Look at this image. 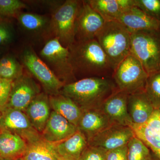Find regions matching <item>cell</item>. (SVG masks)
<instances>
[{
    "label": "cell",
    "instance_id": "1",
    "mask_svg": "<svg viewBox=\"0 0 160 160\" xmlns=\"http://www.w3.org/2000/svg\"><path fill=\"white\" fill-rule=\"evenodd\" d=\"M69 49L75 77L112 78L113 66L95 39L75 42Z\"/></svg>",
    "mask_w": 160,
    "mask_h": 160
},
{
    "label": "cell",
    "instance_id": "2",
    "mask_svg": "<svg viewBox=\"0 0 160 160\" xmlns=\"http://www.w3.org/2000/svg\"><path fill=\"white\" fill-rule=\"evenodd\" d=\"M117 89L112 78L90 77L64 85L62 92L84 110L100 108Z\"/></svg>",
    "mask_w": 160,
    "mask_h": 160
},
{
    "label": "cell",
    "instance_id": "3",
    "mask_svg": "<svg viewBox=\"0 0 160 160\" xmlns=\"http://www.w3.org/2000/svg\"><path fill=\"white\" fill-rule=\"evenodd\" d=\"M131 33L122 24L117 21L106 22L98 32L95 39L116 68L130 54Z\"/></svg>",
    "mask_w": 160,
    "mask_h": 160
},
{
    "label": "cell",
    "instance_id": "4",
    "mask_svg": "<svg viewBox=\"0 0 160 160\" xmlns=\"http://www.w3.org/2000/svg\"><path fill=\"white\" fill-rule=\"evenodd\" d=\"M130 53L139 61L149 75L160 72V29L131 33Z\"/></svg>",
    "mask_w": 160,
    "mask_h": 160
},
{
    "label": "cell",
    "instance_id": "5",
    "mask_svg": "<svg viewBox=\"0 0 160 160\" xmlns=\"http://www.w3.org/2000/svg\"><path fill=\"white\" fill-rule=\"evenodd\" d=\"M148 76L142 64L130 53L115 69L112 78L118 89L129 95L145 91Z\"/></svg>",
    "mask_w": 160,
    "mask_h": 160
},
{
    "label": "cell",
    "instance_id": "6",
    "mask_svg": "<svg viewBox=\"0 0 160 160\" xmlns=\"http://www.w3.org/2000/svg\"><path fill=\"white\" fill-rule=\"evenodd\" d=\"M82 1L67 0L55 12L51 22L55 38L66 48L75 42L76 23Z\"/></svg>",
    "mask_w": 160,
    "mask_h": 160
},
{
    "label": "cell",
    "instance_id": "7",
    "mask_svg": "<svg viewBox=\"0 0 160 160\" xmlns=\"http://www.w3.org/2000/svg\"><path fill=\"white\" fill-rule=\"evenodd\" d=\"M40 54L62 78L65 80L75 78L70 63L69 48L63 46L58 38L48 41L41 50Z\"/></svg>",
    "mask_w": 160,
    "mask_h": 160
},
{
    "label": "cell",
    "instance_id": "8",
    "mask_svg": "<svg viewBox=\"0 0 160 160\" xmlns=\"http://www.w3.org/2000/svg\"><path fill=\"white\" fill-rule=\"evenodd\" d=\"M22 59L27 69L47 91L57 93L64 86V83L31 49H26L23 52Z\"/></svg>",
    "mask_w": 160,
    "mask_h": 160
},
{
    "label": "cell",
    "instance_id": "9",
    "mask_svg": "<svg viewBox=\"0 0 160 160\" xmlns=\"http://www.w3.org/2000/svg\"><path fill=\"white\" fill-rule=\"evenodd\" d=\"M134 136L131 127L112 124L88 141V145L108 151L126 146Z\"/></svg>",
    "mask_w": 160,
    "mask_h": 160
},
{
    "label": "cell",
    "instance_id": "10",
    "mask_svg": "<svg viewBox=\"0 0 160 160\" xmlns=\"http://www.w3.org/2000/svg\"><path fill=\"white\" fill-rule=\"evenodd\" d=\"M106 21L89 5L87 1H82L76 23L75 42L95 39Z\"/></svg>",
    "mask_w": 160,
    "mask_h": 160
},
{
    "label": "cell",
    "instance_id": "11",
    "mask_svg": "<svg viewBox=\"0 0 160 160\" xmlns=\"http://www.w3.org/2000/svg\"><path fill=\"white\" fill-rule=\"evenodd\" d=\"M1 129L21 136L26 142L39 134L24 112L6 107L1 111Z\"/></svg>",
    "mask_w": 160,
    "mask_h": 160
},
{
    "label": "cell",
    "instance_id": "12",
    "mask_svg": "<svg viewBox=\"0 0 160 160\" xmlns=\"http://www.w3.org/2000/svg\"><path fill=\"white\" fill-rule=\"evenodd\" d=\"M39 92L38 87L31 79L22 76L13 81L6 107L25 112Z\"/></svg>",
    "mask_w": 160,
    "mask_h": 160
},
{
    "label": "cell",
    "instance_id": "13",
    "mask_svg": "<svg viewBox=\"0 0 160 160\" xmlns=\"http://www.w3.org/2000/svg\"><path fill=\"white\" fill-rule=\"evenodd\" d=\"M129 94L119 89L107 98L100 109L112 124L131 127L132 125L127 109Z\"/></svg>",
    "mask_w": 160,
    "mask_h": 160
},
{
    "label": "cell",
    "instance_id": "14",
    "mask_svg": "<svg viewBox=\"0 0 160 160\" xmlns=\"http://www.w3.org/2000/svg\"><path fill=\"white\" fill-rule=\"evenodd\" d=\"M78 130L77 126L53 111L42 132V136L49 142L56 143L70 137Z\"/></svg>",
    "mask_w": 160,
    "mask_h": 160
},
{
    "label": "cell",
    "instance_id": "15",
    "mask_svg": "<svg viewBox=\"0 0 160 160\" xmlns=\"http://www.w3.org/2000/svg\"><path fill=\"white\" fill-rule=\"evenodd\" d=\"M111 124L100 108H92L82 110L77 128L88 142Z\"/></svg>",
    "mask_w": 160,
    "mask_h": 160
},
{
    "label": "cell",
    "instance_id": "16",
    "mask_svg": "<svg viewBox=\"0 0 160 160\" xmlns=\"http://www.w3.org/2000/svg\"><path fill=\"white\" fill-rule=\"evenodd\" d=\"M118 21L131 33L142 30L160 29V22L150 18L136 6L122 12Z\"/></svg>",
    "mask_w": 160,
    "mask_h": 160
},
{
    "label": "cell",
    "instance_id": "17",
    "mask_svg": "<svg viewBox=\"0 0 160 160\" xmlns=\"http://www.w3.org/2000/svg\"><path fill=\"white\" fill-rule=\"evenodd\" d=\"M127 109L132 124L137 125L146 123L155 110L145 91L129 95Z\"/></svg>",
    "mask_w": 160,
    "mask_h": 160
},
{
    "label": "cell",
    "instance_id": "18",
    "mask_svg": "<svg viewBox=\"0 0 160 160\" xmlns=\"http://www.w3.org/2000/svg\"><path fill=\"white\" fill-rule=\"evenodd\" d=\"M131 127L135 136L142 140L149 149L160 150V109L155 110L145 124H132Z\"/></svg>",
    "mask_w": 160,
    "mask_h": 160
},
{
    "label": "cell",
    "instance_id": "19",
    "mask_svg": "<svg viewBox=\"0 0 160 160\" xmlns=\"http://www.w3.org/2000/svg\"><path fill=\"white\" fill-rule=\"evenodd\" d=\"M87 2L106 22L116 21L124 12L135 6V0H89Z\"/></svg>",
    "mask_w": 160,
    "mask_h": 160
},
{
    "label": "cell",
    "instance_id": "20",
    "mask_svg": "<svg viewBox=\"0 0 160 160\" xmlns=\"http://www.w3.org/2000/svg\"><path fill=\"white\" fill-rule=\"evenodd\" d=\"M27 142L21 136L6 130L0 132V157L10 160H18L24 156Z\"/></svg>",
    "mask_w": 160,
    "mask_h": 160
},
{
    "label": "cell",
    "instance_id": "21",
    "mask_svg": "<svg viewBox=\"0 0 160 160\" xmlns=\"http://www.w3.org/2000/svg\"><path fill=\"white\" fill-rule=\"evenodd\" d=\"M49 104L46 96L38 95L25 110L32 125L40 133L45 129L51 114Z\"/></svg>",
    "mask_w": 160,
    "mask_h": 160
},
{
    "label": "cell",
    "instance_id": "22",
    "mask_svg": "<svg viewBox=\"0 0 160 160\" xmlns=\"http://www.w3.org/2000/svg\"><path fill=\"white\" fill-rule=\"evenodd\" d=\"M27 149L22 160H59L52 143L44 139L39 134L27 142Z\"/></svg>",
    "mask_w": 160,
    "mask_h": 160
},
{
    "label": "cell",
    "instance_id": "23",
    "mask_svg": "<svg viewBox=\"0 0 160 160\" xmlns=\"http://www.w3.org/2000/svg\"><path fill=\"white\" fill-rule=\"evenodd\" d=\"M52 144L60 157L70 160H78L88 145L86 138L78 130L66 140Z\"/></svg>",
    "mask_w": 160,
    "mask_h": 160
},
{
    "label": "cell",
    "instance_id": "24",
    "mask_svg": "<svg viewBox=\"0 0 160 160\" xmlns=\"http://www.w3.org/2000/svg\"><path fill=\"white\" fill-rule=\"evenodd\" d=\"M49 102L53 111L77 127L82 110L76 103L64 95L50 97Z\"/></svg>",
    "mask_w": 160,
    "mask_h": 160
},
{
    "label": "cell",
    "instance_id": "25",
    "mask_svg": "<svg viewBox=\"0 0 160 160\" xmlns=\"http://www.w3.org/2000/svg\"><path fill=\"white\" fill-rule=\"evenodd\" d=\"M22 76V66L15 58L6 56L0 59V78L14 81Z\"/></svg>",
    "mask_w": 160,
    "mask_h": 160
},
{
    "label": "cell",
    "instance_id": "26",
    "mask_svg": "<svg viewBox=\"0 0 160 160\" xmlns=\"http://www.w3.org/2000/svg\"><path fill=\"white\" fill-rule=\"evenodd\" d=\"M145 92L155 109H160V72L149 75Z\"/></svg>",
    "mask_w": 160,
    "mask_h": 160
},
{
    "label": "cell",
    "instance_id": "27",
    "mask_svg": "<svg viewBox=\"0 0 160 160\" xmlns=\"http://www.w3.org/2000/svg\"><path fill=\"white\" fill-rule=\"evenodd\" d=\"M127 146V160H148L151 150L135 136L129 141Z\"/></svg>",
    "mask_w": 160,
    "mask_h": 160
},
{
    "label": "cell",
    "instance_id": "28",
    "mask_svg": "<svg viewBox=\"0 0 160 160\" xmlns=\"http://www.w3.org/2000/svg\"><path fill=\"white\" fill-rule=\"evenodd\" d=\"M18 19L25 29L31 31H38L42 29L47 23L46 18L33 13H21Z\"/></svg>",
    "mask_w": 160,
    "mask_h": 160
},
{
    "label": "cell",
    "instance_id": "29",
    "mask_svg": "<svg viewBox=\"0 0 160 160\" xmlns=\"http://www.w3.org/2000/svg\"><path fill=\"white\" fill-rule=\"evenodd\" d=\"M135 6L160 22V0H135Z\"/></svg>",
    "mask_w": 160,
    "mask_h": 160
},
{
    "label": "cell",
    "instance_id": "30",
    "mask_svg": "<svg viewBox=\"0 0 160 160\" xmlns=\"http://www.w3.org/2000/svg\"><path fill=\"white\" fill-rule=\"evenodd\" d=\"M26 5L18 0H0V17L15 16Z\"/></svg>",
    "mask_w": 160,
    "mask_h": 160
},
{
    "label": "cell",
    "instance_id": "31",
    "mask_svg": "<svg viewBox=\"0 0 160 160\" xmlns=\"http://www.w3.org/2000/svg\"><path fill=\"white\" fill-rule=\"evenodd\" d=\"M107 152L88 145L78 160H106Z\"/></svg>",
    "mask_w": 160,
    "mask_h": 160
},
{
    "label": "cell",
    "instance_id": "32",
    "mask_svg": "<svg viewBox=\"0 0 160 160\" xmlns=\"http://www.w3.org/2000/svg\"><path fill=\"white\" fill-rule=\"evenodd\" d=\"M13 81L0 78V111L7 106Z\"/></svg>",
    "mask_w": 160,
    "mask_h": 160
},
{
    "label": "cell",
    "instance_id": "33",
    "mask_svg": "<svg viewBox=\"0 0 160 160\" xmlns=\"http://www.w3.org/2000/svg\"><path fill=\"white\" fill-rule=\"evenodd\" d=\"M12 31L4 18H0V46L6 45L12 38Z\"/></svg>",
    "mask_w": 160,
    "mask_h": 160
},
{
    "label": "cell",
    "instance_id": "34",
    "mask_svg": "<svg viewBox=\"0 0 160 160\" xmlns=\"http://www.w3.org/2000/svg\"><path fill=\"white\" fill-rule=\"evenodd\" d=\"M106 160H127V145L107 151Z\"/></svg>",
    "mask_w": 160,
    "mask_h": 160
},
{
    "label": "cell",
    "instance_id": "35",
    "mask_svg": "<svg viewBox=\"0 0 160 160\" xmlns=\"http://www.w3.org/2000/svg\"><path fill=\"white\" fill-rule=\"evenodd\" d=\"M148 160H160L154 154V153H153V152H152L151 151V153H150V156H149V158H148Z\"/></svg>",
    "mask_w": 160,
    "mask_h": 160
},
{
    "label": "cell",
    "instance_id": "36",
    "mask_svg": "<svg viewBox=\"0 0 160 160\" xmlns=\"http://www.w3.org/2000/svg\"><path fill=\"white\" fill-rule=\"evenodd\" d=\"M150 150L160 160V150L159 149H150Z\"/></svg>",
    "mask_w": 160,
    "mask_h": 160
},
{
    "label": "cell",
    "instance_id": "37",
    "mask_svg": "<svg viewBox=\"0 0 160 160\" xmlns=\"http://www.w3.org/2000/svg\"><path fill=\"white\" fill-rule=\"evenodd\" d=\"M59 160H70L64 158L60 157L59 159Z\"/></svg>",
    "mask_w": 160,
    "mask_h": 160
},
{
    "label": "cell",
    "instance_id": "38",
    "mask_svg": "<svg viewBox=\"0 0 160 160\" xmlns=\"http://www.w3.org/2000/svg\"><path fill=\"white\" fill-rule=\"evenodd\" d=\"M0 160H10L9 159H7L4 158H3L0 157Z\"/></svg>",
    "mask_w": 160,
    "mask_h": 160
},
{
    "label": "cell",
    "instance_id": "39",
    "mask_svg": "<svg viewBox=\"0 0 160 160\" xmlns=\"http://www.w3.org/2000/svg\"><path fill=\"white\" fill-rule=\"evenodd\" d=\"M1 114H2V113H1V112L0 111V119H1ZM1 130H2V129H1V126H0V132L1 131Z\"/></svg>",
    "mask_w": 160,
    "mask_h": 160
},
{
    "label": "cell",
    "instance_id": "40",
    "mask_svg": "<svg viewBox=\"0 0 160 160\" xmlns=\"http://www.w3.org/2000/svg\"><path fill=\"white\" fill-rule=\"evenodd\" d=\"M1 50H0V56H1Z\"/></svg>",
    "mask_w": 160,
    "mask_h": 160
},
{
    "label": "cell",
    "instance_id": "41",
    "mask_svg": "<svg viewBox=\"0 0 160 160\" xmlns=\"http://www.w3.org/2000/svg\"><path fill=\"white\" fill-rule=\"evenodd\" d=\"M18 160H22V159H20Z\"/></svg>",
    "mask_w": 160,
    "mask_h": 160
}]
</instances>
